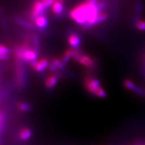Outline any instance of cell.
I'll list each match as a JSON object with an SVG mask.
<instances>
[{
  "label": "cell",
  "mask_w": 145,
  "mask_h": 145,
  "mask_svg": "<svg viewBox=\"0 0 145 145\" xmlns=\"http://www.w3.org/2000/svg\"><path fill=\"white\" fill-rule=\"evenodd\" d=\"M46 9L43 5L42 2L40 0H36L32 5L31 11L30 13V20L34 22V21L37 19L39 16L44 15L46 12Z\"/></svg>",
  "instance_id": "1"
},
{
  "label": "cell",
  "mask_w": 145,
  "mask_h": 145,
  "mask_svg": "<svg viewBox=\"0 0 145 145\" xmlns=\"http://www.w3.org/2000/svg\"><path fill=\"white\" fill-rule=\"evenodd\" d=\"M101 82L99 79L87 75L84 79V86L86 90L91 94L95 95L99 88H101Z\"/></svg>",
  "instance_id": "2"
},
{
  "label": "cell",
  "mask_w": 145,
  "mask_h": 145,
  "mask_svg": "<svg viewBox=\"0 0 145 145\" xmlns=\"http://www.w3.org/2000/svg\"><path fill=\"white\" fill-rule=\"evenodd\" d=\"M49 61L46 58H43V59H40L39 61L36 60V61L30 63V67L32 68V69L37 72H43L49 67Z\"/></svg>",
  "instance_id": "3"
},
{
  "label": "cell",
  "mask_w": 145,
  "mask_h": 145,
  "mask_svg": "<svg viewBox=\"0 0 145 145\" xmlns=\"http://www.w3.org/2000/svg\"><path fill=\"white\" fill-rule=\"evenodd\" d=\"M123 84L127 89L135 92L138 95H144L145 94L144 90H143L142 88L138 86L135 82L130 80V79H125L123 82Z\"/></svg>",
  "instance_id": "4"
},
{
  "label": "cell",
  "mask_w": 145,
  "mask_h": 145,
  "mask_svg": "<svg viewBox=\"0 0 145 145\" xmlns=\"http://www.w3.org/2000/svg\"><path fill=\"white\" fill-rule=\"evenodd\" d=\"M68 43L72 49H79L81 44V37L75 32H70L68 36Z\"/></svg>",
  "instance_id": "5"
},
{
  "label": "cell",
  "mask_w": 145,
  "mask_h": 145,
  "mask_svg": "<svg viewBox=\"0 0 145 145\" xmlns=\"http://www.w3.org/2000/svg\"><path fill=\"white\" fill-rule=\"evenodd\" d=\"M39 54H38L32 48H29L23 52L22 62L24 63H30L37 60Z\"/></svg>",
  "instance_id": "6"
},
{
  "label": "cell",
  "mask_w": 145,
  "mask_h": 145,
  "mask_svg": "<svg viewBox=\"0 0 145 145\" xmlns=\"http://www.w3.org/2000/svg\"><path fill=\"white\" fill-rule=\"evenodd\" d=\"M51 8L52 13L54 14V16H57L59 18H61L62 16H64L65 15L64 3L56 1L54 3V4L52 5Z\"/></svg>",
  "instance_id": "7"
},
{
  "label": "cell",
  "mask_w": 145,
  "mask_h": 145,
  "mask_svg": "<svg viewBox=\"0 0 145 145\" xmlns=\"http://www.w3.org/2000/svg\"><path fill=\"white\" fill-rule=\"evenodd\" d=\"M15 22L17 24L18 26L23 27V28L28 29V30H38L37 27L34 23H32L31 22H28L26 20L23 19L21 18H15Z\"/></svg>",
  "instance_id": "8"
},
{
  "label": "cell",
  "mask_w": 145,
  "mask_h": 145,
  "mask_svg": "<svg viewBox=\"0 0 145 145\" xmlns=\"http://www.w3.org/2000/svg\"><path fill=\"white\" fill-rule=\"evenodd\" d=\"M78 63L89 69H92L95 65V61H94V60L91 57L88 55H85V54H83L81 56V59Z\"/></svg>",
  "instance_id": "9"
},
{
  "label": "cell",
  "mask_w": 145,
  "mask_h": 145,
  "mask_svg": "<svg viewBox=\"0 0 145 145\" xmlns=\"http://www.w3.org/2000/svg\"><path fill=\"white\" fill-rule=\"evenodd\" d=\"M34 23L36 26V27H37L38 30H39L40 31H42V30H43V29L47 27L48 24V18H47L46 14L39 16V17L34 21Z\"/></svg>",
  "instance_id": "10"
},
{
  "label": "cell",
  "mask_w": 145,
  "mask_h": 145,
  "mask_svg": "<svg viewBox=\"0 0 145 145\" xmlns=\"http://www.w3.org/2000/svg\"><path fill=\"white\" fill-rule=\"evenodd\" d=\"M65 65L63 64L61 62V60H60L58 58H54L50 62L48 69L50 71L54 72L57 70H63L65 69Z\"/></svg>",
  "instance_id": "11"
},
{
  "label": "cell",
  "mask_w": 145,
  "mask_h": 145,
  "mask_svg": "<svg viewBox=\"0 0 145 145\" xmlns=\"http://www.w3.org/2000/svg\"><path fill=\"white\" fill-rule=\"evenodd\" d=\"M59 79V75H52L48 77L45 81L44 85L46 89H52L54 87L57 86L58 81Z\"/></svg>",
  "instance_id": "12"
},
{
  "label": "cell",
  "mask_w": 145,
  "mask_h": 145,
  "mask_svg": "<svg viewBox=\"0 0 145 145\" xmlns=\"http://www.w3.org/2000/svg\"><path fill=\"white\" fill-rule=\"evenodd\" d=\"M32 135V133L31 130H30V128H24L20 130L18 137H19L20 140L22 141H24L25 142V141L30 140V139L31 138Z\"/></svg>",
  "instance_id": "13"
},
{
  "label": "cell",
  "mask_w": 145,
  "mask_h": 145,
  "mask_svg": "<svg viewBox=\"0 0 145 145\" xmlns=\"http://www.w3.org/2000/svg\"><path fill=\"white\" fill-rule=\"evenodd\" d=\"M32 48L38 54L40 50V41L39 36L37 34H34L32 36Z\"/></svg>",
  "instance_id": "14"
},
{
  "label": "cell",
  "mask_w": 145,
  "mask_h": 145,
  "mask_svg": "<svg viewBox=\"0 0 145 145\" xmlns=\"http://www.w3.org/2000/svg\"><path fill=\"white\" fill-rule=\"evenodd\" d=\"M5 122H6V114L3 111H0V144L4 132Z\"/></svg>",
  "instance_id": "15"
},
{
  "label": "cell",
  "mask_w": 145,
  "mask_h": 145,
  "mask_svg": "<svg viewBox=\"0 0 145 145\" xmlns=\"http://www.w3.org/2000/svg\"><path fill=\"white\" fill-rule=\"evenodd\" d=\"M134 23L135 25L138 30L140 31H145V21L139 19V17L136 16L135 17V20H134Z\"/></svg>",
  "instance_id": "16"
},
{
  "label": "cell",
  "mask_w": 145,
  "mask_h": 145,
  "mask_svg": "<svg viewBox=\"0 0 145 145\" xmlns=\"http://www.w3.org/2000/svg\"><path fill=\"white\" fill-rule=\"evenodd\" d=\"M71 59H72V57H71V50L69 48V49L65 50L64 54H63L62 58H61V62L63 63V65H66L69 62Z\"/></svg>",
  "instance_id": "17"
},
{
  "label": "cell",
  "mask_w": 145,
  "mask_h": 145,
  "mask_svg": "<svg viewBox=\"0 0 145 145\" xmlns=\"http://www.w3.org/2000/svg\"><path fill=\"white\" fill-rule=\"evenodd\" d=\"M143 10V5L140 1H137L135 4V13L136 16L139 17Z\"/></svg>",
  "instance_id": "18"
},
{
  "label": "cell",
  "mask_w": 145,
  "mask_h": 145,
  "mask_svg": "<svg viewBox=\"0 0 145 145\" xmlns=\"http://www.w3.org/2000/svg\"><path fill=\"white\" fill-rule=\"evenodd\" d=\"M18 108L19 109L20 111L23 112H28L29 110H30V109H31V106H30V105L28 104V103L22 102L18 104Z\"/></svg>",
  "instance_id": "19"
},
{
  "label": "cell",
  "mask_w": 145,
  "mask_h": 145,
  "mask_svg": "<svg viewBox=\"0 0 145 145\" xmlns=\"http://www.w3.org/2000/svg\"><path fill=\"white\" fill-rule=\"evenodd\" d=\"M108 14H107L106 13H105V12H103V13L99 14L98 17H97V20H96L95 24L97 25V24H99L104 22L106 21L107 20H108Z\"/></svg>",
  "instance_id": "20"
},
{
  "label": "cell",
  "mask_w": 145,
  "mask_h": 145,
  "mask_svg": "<svg viewBox=\"0 0 145 145\" xmlns=\"http://www.w3.org/2000/svg\"><path fill=\"white\" fill-rule=\"evenodd\" d=\"M96 97H99V98H106L107 97V95H108V93H107V92L106 91V90L104 89V88H102L101 87L100 88H99L98 89H97V91L95 92V95H94Z\"/></svg>",
  "instance_id": "21"
},
{
  "label": "cell",
  "mask_w": 145,
  "mask_h": 145,
  "mask_svg": "<svg viewBox=\"0 0 145 145\" xmlns=\"http://www.w3.org/2000/svg\"><path fill=\"white\" fill-rule=\"evenodd\" d=\"M97 8H98L99 12L100 13H103L104 12V10H106V7H107V3L104 0H99L98 2H97Z\"/></svg>",
  "instance_id": "22"
},
{
  "label": "cell",
  "mask_w": 145,
  "mask_h": 145,
  "mask_svg": "<svg viewBox=\"0 0 145 145\" xmlns=\"http://www.w3.org/2000/svg\"><path fill=\"white\" fill-rule=\"evenodd\" d=\"M0 54H6V55L10 56V54H12V50L9 48L8 46L0 44Z\"/></svg>",
  "instance_id": "23"
},
{
  "label": "cell",
  "mask_w": 145,
  "mask_h": 145,
  "mask_svg": "<svg viewBox=\"0 0 145 145\" xmlns=\"http://www.w3.org/2000/svg\"><path fill=\"white\" fill-rule=\"evenodd\" d=\"M55 1L56 0H42V2L45 8L47 10V9L49 8L50 7H52V5L54 4V3L55 2Z\"/></svg>",
  "instance_id": "24"
},
{
  "label": "cell",
  "mask_w": 145,
  "mask_h": 145,
  "mask_svg": "<svg viewBox=\"0 0 145 145\" xmlns=\"http://www.w3.org/2000/svg\"><path fill=\"white\" fill-rule=\"evenodd\" d=\"M10 59V56L6 54H0V61H8Z\"/></svg>",
  "instance_id": "25"
},
{
  "label": "cell",
  "mask_w": 145,
  "mask_h": 145,
  "mask_svg": "<svg viewBox=\"0 0 145 145\" xmlns=\"http://www.w3.org/2000/svg\"><path fill=\"white\" fill-rule=\"evenodd\" d=\"M99 0H86V1L87 3H89V4H92V5H96L98 2Z\"/></svg>",
  "instance_id": "26"
},
{
  "label": "cell",
  "mask_w": 145,
  "mask_h": 145,
  "mask_svg": "<svg viewBox=\"0 0 145 145\" xmlns=\"http://www.w3.org/2000/svg\"><path fill=\"white\" fill-rule=\"evenodd\" d=\"M57 1H59V2H61L62 3H65V0H56Z\"/></svg>",
  "instance_id": "27"
},
{
  "label": "cell",
  "mask_w": 145,
  "mask_h": 145,
  "mask_svg": "<svg viewBox=\"0 0 145 145\" xmlns=\"http://www.w3.org/2000/svg\"><path fill=\"white\" fill-rule=\"evenodd\" d=\"M66 1H68V2H69V1H71V0H66Z\"/></svg>",
  "instance_id": "28"
},
{
  "label": "cell",
  "mask_w": 145,
  "mask_h": 145,
  "mask_svg": "<svg viewBox=\"0 0 145 145\" xmlns=\"http://www.w3.org/2000/svg\"><path fill=\"white\" fill-rule=\"evenodd\" d=\"M40 1H42V0H40Z\"/></svg>",
  "instance_id": "29"
}]
</instances>
